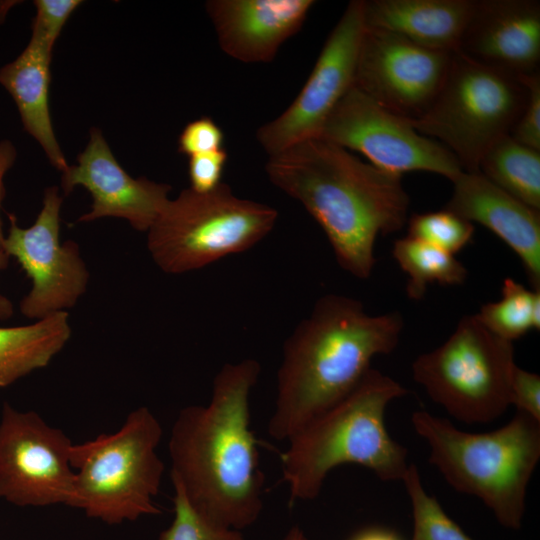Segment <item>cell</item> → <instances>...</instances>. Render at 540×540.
<instances>
[{"label":"cell","mask_w":540,"mask_h":540,"mask_svg":"<svg viewBox=\"0 0 540 540\" xmlns=\"http://www.w3.org/2000/svg\"><path fill=\"white\" fill-rule=\"evenodd\" d=\"M475 0H363L366 27L398 34L422 47L453 52Z\"/></svg>","instance_id":"d6986e66"},{"label":"cell","mask_w":540,"mask_h":540,"mask_svg":"<svg viewBox=\"0 0 540 540\" xmlns=\"http://www.w3.org/2000/svg\"><path fill=\"white\" fill-rule=\"evenodd\" d=\"M444 209L477 222L519 257L534 290L540 289V211L506 193L480 171H462Z\"/></svg>","instance_id":"ac0fdd59"},{"label":"cell","mask_w":540,"mask_h":540,"mask_svg":"<svg viewBox=\"0 0 540 540\" xmlns=\"http://www.w3.org/2000/svg\"><path fill=\"white\" fill-rule=\"evenodd\" d=\"M271 183L299 201L324 231L340 267L370 277L379 235L401 230L410 199L402 176L360 160L322 137L269 156Z\"/></svg>","instance_id":"7a4b0ae2"},{"label":"cell","mask_w":540,"mask_h":540,"mask_svg":"<svg viewBox=\"0 0 540 540\" xmlns=\"http://www.w3.org/2000/svg\"><path fill=\"white\" fill-rule=\"evenodd\" d=\"M351 540H400V538L390 531L370 528L359 532Z\"/></svg>","instance_id":"836d02e7"},{"label":"cell","mask_w":540,"mask_h":540,"mask_svg":"<svg viewBox=\"0 0 540 540\" xmlns=\"http://www.w3.org/2000/svg\"><path fill=\"white\" fill-rule=\"evenodd\" d=\"M312 0H211L207 13L221 49L245 63L270 62L302 27Z\"/></svg>","instance_id":"e0dca14e"},{"label":"cell","mask_w":540,"mask_h":540,"mask_svg":"<svg viewBox=\"0 0 540 540\" xmlns=\"http://www.w3.org/2000/svg\"><path fill=\"white\" fill-rule=\"evenodd\" d=\"M526 98L527 89L518 76L456 50L433 103L410 120L419 133L451 151L463 171L476 172L485 152L510 135Z\"/></svg>","instance_id":"ba28073f"},{"label":"cell","mask_w":540,"mask_h":540,"mask_svg":"<svg viewBox=\"0 0 540 540\" xmlns=\"http://www.w3.org/2000/svg\"><path fill=\"white\" fill-rule=\"evenodd\" d=\"M162 427L147 407L128 414L120 429L73 444L74 508L107 524L158 515L155 504L164 472L157 453Z\"/></svg>","instance_id":"8992f818"},{"label":"cell","mask_w":540,"mask_h":540,"mask_svg":"<svg viewBox=\"0 0 540 540\" xmlns=\"http://www.w3.org/2000/svg\"><path fill=\"white\" fill-rule=\"evenodd\" d=\"M318 137L355 150L375 167L401 176L427 171L452 182L463 171L444 145L422 135L409 118L384 108L354 86L327 117Z\"/></svg>","instance_id":"30bf717a"},{"label":"cell","mask_w":540,"mask_h":540,"mask_svg":"<svg viewBox=\"0 0 540 540\" xmlns=\"http://www.w3.org/2000/svg\"><path fill=\"white\" fill-rule=\"evenodd\" d=\"M71 336L67 311L24 326L0 327V387L46 367Z\"/></svg>","instance_id":"44dd1931"},{"label":"cell","mask_w":540,"mask_h":540,"mask_svg":"<svg viewBox=\"0 0 540 540\" xmlns=\"http://www.w3.org/2000/svg\"><path fill=\"white\" fill-rule=\"evenodd\" d=\"M515 366L513 343L470 315L442 345L418 356L412 372L433 401L473 424L493 421L507 410Z\"/></svg>","instance_id":"9c48e42d"},{"label":"cell","mask_w":540,"mask_h":540,"mask_svg":"<svg viewBox=\"0 0 540 540\" xmlns=\"http://www.w3.org/2000/svg\"><path fill=\"white\" fill-rule=\"evenodd\" d=\"M16 158V150L12 143L8 140L0 142V209L5 195L3 179L6 172L11 168ZM5 236L2 230V222L0 217V251L4 250Z\"/></svg>","instance_id":"d6a6232c"},{"label":"cell","mask_w":540,"mask_h":540,"mask_svg":"<svg viewBox=\"0 0 540 540\" xmlns=\"http://www.w3.org/2000/svg\"><path fill=\"white\" fill-rule=\"evenodd\" d=\"M540 422V376L515 366L510 384V405Z\"/></svg>","instance_id":"1f68e13d"},{"label":"cell","mask_w":540,"mask_h":540,"mask_svg":"<svg viewBox=\"0 0 540 540\" xmlns=\"http://www.w3.org/2000/svg\"><path fill=\"white\" fill-rule=\"evenodd\" d=\"M227 161V152L220 149L189 157L188 174L190 188L197 192H208L222 183L221 178Z\"/></svg>","instance_id":"4dcf8cb0"},{"label":"cell","mask_w":540,"mask_h":540,"mask_svg":"<svg viewBox=\"0 0 540 540\" xmlns=\"http://www.w3.org/2000/svg\"><path fill=\"white\" fill-rule=\"evenodd\" d=\"M9 256L5 251H0V271L7 267ZM14 312L12 302L0 294V320L9 319Z\"/></svg>","instance_id":"e575fe53"},{"label":"cell","mask_w":540,"mask_h":540,"mask_svg":"<svg viewBox=\"0 0 540 540\" xmlns=\"http://www.w3.org/2000/svg\"><path fill=\"white\" fill-rule=\"evenodd\" d=\"M392 255L408 276L406 293L412 300H421L431 283L455 286L467 278V269L454 255L409 236L394 242Z\"/></svg>","instance_id":"603a6c76"},{"label":"cell","mask_w":540,"mask_h":540,"mask_svg":"<svg viewBox=\"0 0 540 540\" xmlns=\"http://www.w3.org/2000/svg\"><path fill=\"white\" fill-rule=\"evenodd\" d=\"M479 171L497 187L540 211V151L506 135L482 156Z\"/></svg>","instance_id":"7402d4cb"},{"label":"cell","mask_w":540,"mask_h":540,"mask_svg":"<svg viewBox=\"0 0 540 540\" xmlns=\"http://www.w3.org/2000/svg\"><path fill=\"white\" fill-rule=\"evenodd\" d=\"M457 50L515 76L539 72L540 2L475 0Z\"/></svg>","instance_id":"2e32d148"},{"label":"cell","mask_w":540,"mask_h":540,"mask_svg":"<svg viewBox=\"0 0 540 540\" xmlns=\"http://www.w3.org/2000/svg\"><path fill=\"white\" fill-rule=\"evenodd\" d=\"M61 186L65 194L75 186H83L91 194V210L78 221L123 218L142 232H147L158 218L170 199L171 190L167 184L131 177L96 128L91 129L89 142L78 155L77 164L69 165L62 173Z\"/></svg>","instance_id":"9a60e30c"},{"label":"cell","mask_w":540,"mask_h":540,"mask_svg":"<svg viewBox=\"0 0 540 540\" xmlns=\"http://www.w3.org/2000/svg\"><path fill=\"white\" fill-rule=\"evenodd\" d=\"M260 370L251 358L223 365L209 403L183 408L168 444L173 485L206 520L239 531L263 508L264 475L250 428V393Z\"/></svg>","instance_id":"6da1fadb"},{"label":"cell","mask_w":540,"mask_h":540,"mask_svg":"<svg viewBox=\"0 0 540 540\" xmlns=\"http://www.w3.org/2000/svg\"><path fill=\"white\" fill-rule=\"evenodd\" d=\"M174 487V518L160 533L159 540H243L239 530L219 527L201 516L189 503L183 491Z\"/></svg>","instance_id":"4316f807"},{"label":"cell","mask_w":540,"mask_h":540,"mask_svg":"<svg viewBox=\"0 0 540 540\" xmlns=\"http://www.w3.org/2000/svg\"><path fill=\"white\" fill-rule=\"evenodd\" d=\"M527 89V98L520 117L510 133L519 143L540 151V74L519 75Z\"/></svg>","instance_id":"83f0119b"},{"label":"cell","mask_w":540,"mask_h":540,"mask_svg":"<svg viewBox=\"0 0 540 540\" xmlns=\"http://www.w3.org/2000/svg\"><path fill=\"white\" fill-rule=\"evenodd\" d=\"M61 205L58 188L49 187L30 227H19L15 216L8 214L10 226L4 250L32 280L30 292L20 303L21 313L30 319L64 312L86 291L89 273L78 245L71 240L60 242Z\"/></svg>","instance_id":"7c38bea8"},{"label":"cell","mask_w":540,"mask_h":540,"mask_svg":"<svg viewBox=\"0 0 540 540\" xmlns=\"http://www.w3.org/2000/svg\"><path fill=\"white\" fill-rule=\"evenodd\" d=\"M406 224L407 236L452 255L462 250L474 236L473 224L447 209L413 214Z\"/></svg>","instance_id":"484cf974"},{"label":"cell","mask_w":540,"mask_h":540,"mask_svg":"<svg viewBox=\"0 0 540 540\" xmlns=\"http://www.w3.org/2000/svg\"><path fill=\"white\" fill-rule=\"evenodd\" d=\"M413 515L411 540H473L424 489L417 467L410 464L403 478Z\"/></svg>","instance_id":"d4e9b609"},{"label":"cell","mask_w":540,"mask_h":540,"mask_svg":"<svg viewBox=\"0 0 540 540\" xmlns=\"http://www.w3.org/2000/svg\"><path fill=\"white\" fill-rule=\"evenodd\" d=\"M283 540H308V538L300 527L293 526L284 536Z\"/></svg>","instance_id":"d590c367"},{"label":"cell","mask_w":540,"mask_h":540,"mask_svg":"<svg viewBox=\"0 0 540 540\" xmlns=\"http://www.w3.org/2000/svg\"><path fill=\"white\" fill-rule=\"evenodd\" d=\"M53 47L32 34L22 53L0 68V84L14 99L23 126L62 173L68 163L54 134L48 92Z\"/></svg>","instance_id":"ffe728a7"},{"label":"cell","mask_w":540,"mask_h":540,"mask_svg":"<svg viewBox=\"0 0 540 540\" xmlns=\"http://www.w3.org/2000/svg\"><path fill=\"white\" fill-rule=\"evenodd\" d=\"M430 462L456 490L473 495L509 529H520L527 488L540 458V422L518 411L504 426L466 432L427 411L411 417Z\"/></svg>","instance_id":"5b68a950"},{"label":"cell","mask_w":540,"mask_h":540,"mask_svg":"<svg viewBox=\"0 0 540 540\" xmlns=\"http://www.w3.org/2000/svg\"><path fill=\"white\" fill-rule=\"evenodd\" d=\"M364 28L363 0H353L329 34L300 93L282 114L258 129L257 140L269 156L319 136L327 117L354 86Z\"/></svg>","instance_id":"4fadbf2b"},{"label":"cell","mask_w":540,"mask_h":540,"mask_svg":"<svg viewBox=\"0 0 540 540\" xmlns=\"http://www.w3.org/2000/svg\"><path fill=\"white\" fill-rule=\"evenodd\" d=\"M453 52L428 49L398 34L365 26L354 87L393 113L416 119L436 98Z\"/></svg>","instance_id":"5bb4252c"},{"label":"cell","mask_w":540,"mask_h":540,"mask_svg":"<svg viewBox=\"0 0 540 540\" xmlns=\"http://www.w3.org/2000/svg\"><path fill=\"white\" fill-rule=\"evenodd\" d=\"M73 443L36 412L5 402L0 419V499L20 507H72Z\"/></svg>","instance_id":"8fae6325"},{"label":"cell","mask_w":540,"mask_h":540,"mask_svg":"<svg viewBox=\"0 0 540 540\" xmlns=\"http://www.w3.org/2000/svg\"><path fill=\"white\" fill-rule=\"evenodd\" d=\"M81 3L82 1L79 0L35 1L36 16L32 25V34L53 47L64 24Z\"/></svg>","instance_id":"f1b7e54d"},{"label":"cell","mask_w":540,"mask_h":540,"mask_svg":"<svg viewBox=\"0 0 540 540\" xmlns=\"http://www.w3.org/2000/svg\"><path fill=\"white\" fill-rule=\"evenodd\" d=\"M501 299L484 304L476 314L480 322L496 336L513 342L540 328V289L529 290L512 278H506Z\"/></svg>","instance_id":"cb8c5ba5"},{"label":"cell","mask_w":540,"mask_h":540,"mask_svg":"<svg viewBox=\"0 0 540 540\" xmlns=\"http://www.w3.org/2000/svg\"><path fill=\"white\" fill-rule=\"evenodd\" d=\"M179 152L189 157L223 149L224 134L209 117L188 123L179 137Z\"/></svg>","instance_id":"f546056e"},{"label":"cell","mask_w":540,"mask_h":540,"mask_svg":"<svg viewBox=\"0 0 540 540\" xmlns=\"http://www.w3.org/2000/svg\"><path fill=\"white\" fill-rule=\"evenodd\" d=\"M403 326L397 311L370 315L359 300L321 297L284 343L269 435L287 441L344 399L376 355L396 348Z\"/></svg>","instance_id":"3957f363"},{"label":"cell","mask_w":540,"mask_h":540,"mask_svg":"<svg viewBox=\"0 0 540 540\" xmlns=\"http://www.w3.org/2000/svg\"><path fill=\"white\" fill-rule=\"evenodd\" d=\"M407 392L370 368L344 399L292 435L281 455L290 502L316 498L329 472L343 464L361 465L383 481H402L410 465L407 449L389 435L384 417L388 404Z\"/></svg>","instance_id":"277c9868"},{"label":"cell","mask_w":540,"mask_h":540,"mask_svg":"<svg viewBox=\"0 0 540 540\" xmlns=\"http://www.w3.org/2000/svg\"><path fill=\"white\" fill-rule=\"evenodd\" d=\"M273 207L237 197L225 183L208 192L184 189L168 203L147 231V248L165 273L201 269L244 252L273 229Z\"/></svg>","instance_id":"52a82bcc"}]
</instances>
